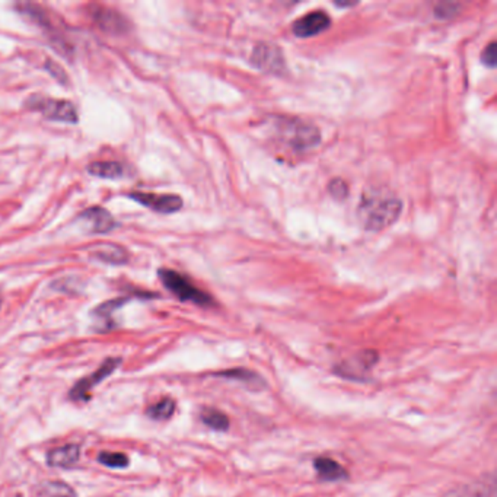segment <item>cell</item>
Here are the masks:
<instances>
[{
    "label": "cell",
    "mask_w": 497,
    "mask_h": 497,
    "mask_svg": "<svg viewBox=\"0 0 497 497\" xmlns=\"http://www.w3.org/2000/svg\"><path fill=\"white\" fill-rule=\"evenodd\" d=\"M401 209L403 203L395 195L383 191H371L363 195L358 207V216L365 229L378 232L399 219Z\"/></svg>",
    "instance_id": "6da1fadb"
},
{
    "label": "cell",
    "mask_w": 497,
    "mask_h": 497,
    "mask_svg": "<svg viewBox=\"0 0 497 497\" xmlns=\"http://www.w3.org/2000/svg\"><path fill=\"white\" fill-rule=\"evenodd\" d=\"M276 130L285 143L296 150L315 148L321 134L314 124L297 119H276Z\"/></svg>",
    "instance_id": "7a4b0ae2"
},
{
    "label": "cell",
    "mask_w": 497,
    "mask_h": 497,
    "mask_svg": "<svg viewBox=\"0 0 497 497\" xmlns=\"http://www.w3.org/2000/svg\"><path fill=\"white\" fill-rule=\"evenodd\" d=\"M158 274L164 283V286L169 292H173L180 301L193 302L200 306H209L213 304V299L207 293L195 288L187 277L174 272V270L161 268Z\"/></svg>",
    "instance_id": "3957f363"
},
{
    "label": "cell",
    "mask_w": 497,
    "mask_h": 497,
    "mask_svg": "<svg viewBox=\"0 0 497 497\" xmlns=\"http://www.w3.org/2000/svg\"><path fill=\"white\" fill-rule=\"evenodd\" d=\"M25 107L38 111L44 117L55 121L72 124L78 123L79 120L76 107L72 103L64 101V99H53L41 95H33L25 103Z\"/></svg>",
    "instance_id": "277c9868"
},
{
    "label": "cell",
    "mask_w": 497,
    "mask_h": 497,
    "mask_svg": "<svg viewBox=\"0 0 497 497\" xmlns=\"http://www.w3.org/2000/svg\"><path fill=\"white\" fill-rule=\"evenodd\" d=\"M120 365H121L120 358L107 359L92 375H89L87 378H82L79 382H76L75 387L70 390L69 396L75 401H88L92 388L96 387L98 383H101L104 379H107Z\"/></svg>",
    "instance_id": "5b68a950"
},
{
    "label": "cell",
    "mask_w": 497,
    "mask_h": 497,
    "mask_svg": "<svg viewBox=\"0 0 497 497\" xmlns=\"http://www.w3.org/2000/svg\"><path fill=\"white\" fill-rule=\"evenodd\" d=\"M252 64L267 73H281L285 70V58L277 46L260 42L251 54Z\"/></svg>",
    "instance_id": "8992f818"
},
{
    "label": "cell",
    "mask_w": 497,
    "mask_h": 497,
    "mask_svg": "<svg viewBox=\"0 0 497 497\" xmlns=\"http://www.w3.org/2000/svg\"><path fill=\"white\" fill-rule=\"evenodd\" d=\"M132 200L143 204L158 213H175L182 207V198L174 194H156V193H141L133 191L127 194Z\"/></svg>",
    "instance_id": "52a82bcc"
},
{
    "label": "cell",
    "mask_w": 497,
    "mask_h": 497,
    "mask_svg": "<svg viewBox=\"0 0 497 497\" xmlns=\"http://www.w3.org/2000/svg\"><path fill=\"white\" fill-rule=\"evenodd\" d=\"M378 362V354L374 351H362L358 356H354L350 360H346L340 363L335 367V372L347 379L353 381H363L367 378L369 371H371L372 366Z\"/></svg>",
    "instance_id": "ba28073f"
},
{
    "label": "cell",
    "mask_w": 497,
    "mask_h": 497,
    "mask_svg": "<svg viewBox=\"0 0 497 497\" xmlns=\"http://www.w3.org/2000/svg\"><path fill=\"white\" fill-rule=\"evenodd\" d=\"M331 25L330 17L324 10H314L305 17L296 19L292 25V31L296 37L308 38L326 31Z\"/></svg>",
    "instance_id": "9c48e42d"
},
{
    "label": "cell",
    "mask_w": 497,
    "mask_h": 497,
    "mask_svg": "<svg viewBox=\"0 0 497 497\" xmlns=\"http://www.w3.org/2000/svg\"><path fill=\"white\" fill-rule=\"evenodd\" d=\"M82 219L89 225L91 232L94 234H107L117 226V222L112 218L111 213L103 207H89L82 213Z\"/></svg>",
    "instance_id": "30bf717a"
},
{
    "label": "cell",
    "mask_w": 497,
    "mask_h": 497,
    "mask_svg": "<svg viewBox=\"0 0 497 497\" xmlns=\"http://www.w3.org/2000/svg\"><path fill=\"white\" fill-rule=\"evenodd\" d=\"M94 19L98 24V26H101L104 31L107 33H112V34H121L129 30V22L125 21V18L123 15H120L119 12L112 10V9H105V8H96L94 12Z\"/></svg>",
    "instance_id": "8fae6325"
},
{
    "label": "cell",
    "mask_w": 497,
    "mask_h": 497,
    "mask_svg": "<svg viewBox=\"0 0 497 497\" xmlns=\"http://www.w3.org/2000/svg\"><path fill=\"white\" fill-rule=\"evenodd\" d=\"M79 455H80V449L78 445H75V444L64 445V446L54 448V449L49 451L47 464L50 467L67 468V467H72L73 464L78 462Z\"/></svg>",
    "instance_id": "7c38bea8"
},
{
    "label": "cell",
    "mask_w": 497,
    "mask_h": 497,
    "mask_svg": "<svg viewBox=\"0 0 497 497\" xmlns=\"http://www.w3.org/2000/svg\"><path fill=\"white\" fill-rule=\"evenodd\" d=\"M88 173L98 178L119 180L127 177L130 171L120 162H92L88 166Z\"/></svg>",
    "instance_id": "4fadbf2b"
},
{
    "label": "cell",
    "mask_w": 497,
    "mask_h": 497,
    "mask_svg": "<svg viewBox=\"0 0 497 497\" xmlns=\"http://www.w3.org/2000/svg\"><path fill=\"white\" fill-rule=\"evenodd\" d=\"M315 470L318 476L325 481H340L347 477V471L342 464H338L335 460L320 457L314 462Z\"/></svg>",
    "instance_id": "5bb4252c"
},
{
    "label": "cell",
    "mask_w": 497,
    "mask_h": 497,
    "mask_svg": "<svg viewBox=\"0 0 497 497\" xmlns=\"http://www.w3.org/2000/svg\"><path fill=\"white\" fill-rule=\"evenodd\" d=\"M442 497H494V481H481L476 485L461 486L448 491Z\"/></svg>",
    "instance_id": "9a60e30c"
},
{
    "label": "cell",
    "mask_w": 497,
    "mask_h": 497,
    "mask_svg": "<svg viewBox=\"0 0 497 497\" xmlns=\"http://www.w3.org/2000/svg\"><path fill=\"white\" fill-rule=\"evenodd\" d=\"M94 255L95 259L108 264H124L129 261V254H127V251L123 247L114 244H103L95 250Z\"/></svg>",
    "instance_id": "2e32d148"
},
{
    "label": "cell",
    "mask_w": 497,
    "mask_h": 497,
    "mask_svg": "<svg viewBox=\"0 0 497 497\" xmlns=\"http://www.w3.org/2000/svg\"><path fill=\"white\" fill-rule=\"evenodd\" d=\"M37 491L42 497H76V491L63 481H44Z\"/></svg>",
    "instance_id": "e0dca14e"
},
{
    "label": "cell",
    "mask_w": 497,
    "mask_h": 497,
    "mask_svg": "<svg viewBox=\"0 0 497 497\" xmlns=\"http://www.w3.org/2000/svg\"><path fill=\"white\" fill-rule=\"evenodd\" d=\"M202 421L207 426V428L218 430V432H225L229 429V419L222 411L216 410V408H204L200 415Z\"/></svg>",
    "instance_id": "ac0fdd59"
},
{
    "label": "cell",
    "mask_w": 497,
    "mask_h": 497,
    "mask_svg": "<svg viewBox=\"0 0 497 497\" xmlns=\"http://www.w3.org/2000/svg\"><path fill=\"white\" fill-rule=\"evenodd\" d=\"M175 411V401L171 399H164L158 403L152 404L148 408V416L153 420H168L169 417H173Z\"/></svg>",
    "instance_id": "d6986e66"
},
{
    "label": "cell",
    "mask_w": 497,
    "mask_h": 497,
    "mask_svg": "<svg viewBox=\"0 0 497 497\" xmlns=\"http://www.w3.org/2000/svg\"><path fill=\"white\" fill-rule=\"evenodd\" d=\"M98 461L110 468H125L130 462L121 452H101L98 455Z\"/></svg>",
    "instance_id": "ffe728a7"
},
{
    "label": "cell",
    "mask_w": 497,
    "mask_h": 497,
    "mask_svg": "<svg viewBox=\"0 0 497 497\" xmlns=\"http://www.w3.org/2000/svg\"><path fill=\"white\" fill-rule=\"evenodd\" d=\"M129 302V299L127 297H120V299H112V301H108V302H104L103 305H99L95 311L94 314L99 318H104V320H111V315L112 312L117 311L119 308H121L124 304Z\"/></svg>",
    "instance_id": "44dd1931"
},
{
    "label": "cell",
    "mask_w": 497,
    "mask_h": 497,
    "mask_svg": "<svg viewBox=\"0 0 497 497\" xmlns=\"http://www.w3.org/2000/svg\"><path fill=\"white\" fill-rule=\"evenodd\" d=\"M220 375L232 378V379L243 381V382H248V383H251V385H255V383H260V387H263L261 378H259L254 372H250V371H247V369H243V367H241V369L238 367V369H234V371L223 372V374H220Z\"/></svg>",
    "instance_id": "7402d4cb"
},
{
    "label": "cell",
    "mask_w": 497,
    "mask_h": 497,
    "mask_svg": "<svg viewBox=\"0 0 497 497\" xmlns=\"http://www.w3.org/2000/svg\"><path fill=\"white\" fill-rule=\"evenodd\" d=\"M329 191L337 200H345L349 194V187L342 178H335L329 184Z\"/></svg>",
    "instance_id": "603a6c76"
},
{
    "label": "cell",
    "mask_w": 497,
    "mask_h": 497,
    "mask_svg": "<svg viewBox=\"0 0 497 497\" xmlns=\"http://www.w3.org/2000/svg\"><path fill=\"white\" fill-rule=\"evenodd\" d=\"M458 9H460L458 3H449V2L439 3L435 8V15L437 18H440V19H448V18L455 15V13L458 12Z\"/></svg>",
    "instance_id": "cb8c5ba5"
},
{
    "label": "cell",
    "mask_w": 497,
    "mask_h": 497,
    "mask_svg": "<svg viewBox=\"0 0 497 497\" xmlns=\"http://www.w3.org/2000/svg\"><path fill=\"white\" fill-rule=\"evenodd\" d=\"M46 69H47V72H50V75H51L53 78H55L59 82H62V83H64V85L67 83L69 78H67L66 72H64L63 67H62L59 63H55V62H53V60H47Z\"/></svg>",
    "instance_id": "d4e9b609"
},
{
    "label": "cell",
    "mask_w": 497,
    "mask_h": 497,
    "mask_svg": "<svg viewBox=\"0 0 497 497\" xmlns=\"http://www.w3.org/2000/svg\"><path fill=\"white\" fill-rule=\"evenodd\" d=\"M496 59H497L496 58V42H490V44L481 53V62L489 67H494Z\"/></svg>",
    "instance_id": "484cf974"
},
{
    "label": "cell",
    "mask_w": 497,
    "mask_h": 497,
    "mask_svg": "<svg viewBox=\"0 0 497 497\" xmlns=\"http://www.w3.org/2000/svg\"><path fill=\"white\" fill-rule=\"evenodd\" d=\"M0 305H2V301H0Z\"/></svg>",
    "instance_id": "4316f807"
}]
</instances>
